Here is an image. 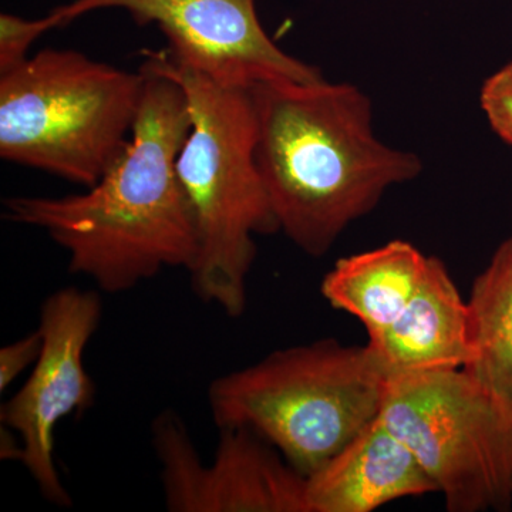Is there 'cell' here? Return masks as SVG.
Masks as SVG:
<instances>
[{
  "label": "cell",
  "mask_w": 512,
  "mask_h": 512,
  "mask_svg": "<svg viewBox=\"0 0 512 512\" xmlns=\"http://www.w3.org/2000/svg\"><path fill=\"white\" fill-rule=\"evenodd\" d=\"M384 375H423L464 369L471 357L470 311L446 265L431 256L429 271L403 312L369 335Z\"/></svg>",
  "instance_id": "10"
},
{
  "label": "cell",
  "mask_w": 512,
  "mask_h": 512,
  "mask_svg": "<svg viewBox=\"0 0 512 512\" xmlns=\"http://www.w3.org/2000/svg\"><path fill=\"white\" fill-rule=\"evenodd\" d=\"M183 87L192 126L177 158V174L197 232L192 291L202 302L239 318L247 311L256 235L279 232L256 164L251 87L227 86L150 55Z\"/></svg>",
  "instance_id": "3"
},
{
  "label": "cell",
  "mask_w": 512,
  "mask_h": 512,
  "mask_svg": "<svg viewBox=\"0 0 512 512\" xmlns=\"http://www.w3.org/2000/svg\"><path fill=\"white\" fill-rule=\"evenodd\" d=\"M387 384L367 343L320 339L217 377L207 397L218 429L254 431L306 478L380 416Z\"/></svg>",
  "instance_id": "4"
},
{
  "label": "cell",
  "mask_w": 512,
  "mask_h": 512,
  "mask_svg": "<svg viewBox=\"0 0 512 512\" xmlns=\"http://www.w3.org/2000/svg\"><path fill=\"white\" fill-rule=\"evenodd\" d=\"M220 430L211 464L173 410L151 426L164 503L171 512H308L306 478L274 446L244 427Z\"/></svg>",
  "instance_id": "9"
},
{
  "label": "cell",
  "mask_w": 512,
  "mask_h": 512,
  "mask_svg": "<svg viewBox=\"0 0 512 512\" xmlns=\"http://www.w3.org/2000/svg\"><path fill=\"white\" fill-rule=\"evenodd\" d=\"M431 256L402 239L345 256L323 276L320 293L336 311L353 316L367 335L393 322L429 271Z\"/></svg>",
  "instance_id": "12"
},
{
  "label": "cell",
  "mask_w": 512,
  "mask_h": 512,
  "mask_svg": "<svg viewBox=\"0 0 512 512\" xmlns=\"http://www.w3.org/2000/svg\"><path fill=\"white\" fill-rule=\"evenodd\" d=\"M380 417L413 451L447 511H510L512 414L464 369L389 380Z\"/></svg>",
  "instance_id": "6"
},
{
  "label": "cell",
  "mask_w": 512,
  "mask_h": 512,
  "mask_svg": "<svg viewBox=\"0 0 512 512\" xmlns=\"http://www.w3.org/2000/svg\"><path fill=\"white\" fill-rule=\"evenodd\" d=\"M130 140L93 187L64 197L5 200L6 220L43 229L69 255V271L101 292L123 293L167 268L188 272L198 242L177 158L192 120L183 87L148 57Z\"/></svg>",
  "instance_id": "1"
},
{
  "label": "cell",
  "mask_w": 512,
  "mask_h": 512,
  "mask_svg": "<svg viewBox=\"0 0 512 512\" xmlns=\"http://www.w3.org/2000/svg\"><path fill=\"white\" fill-rule=\"evenodd\" d=\"M429 494H437L436 485L380 416L306 477L308 512H373Z\"/></svg>",
  "instance_id": "11"
},
{
  "label": "cell",
  "mask_w": 512,
  "mask_h": 512,
  "mask_svg": "<svg viewBox=\"0 0 512 512\" xmlns=\"http://www.w3.org/2000/svg\"><path fill=\"white\" fill-rule=\"evenodd\" d=\"M59 28L52 13L43 19L26 20L19 16L0 15V74L9 72L29 57V49L40 36Z\"/></svg>",
  "instance_id": "14"
},
{
  "label": "cell",
  "mask_w": 512,
  "mask_h": 512,
  "mask_svg": "<svg viewBox=\"0 0 512 512\" xmlns=\"http://www.w3.org/2000/svg\"><path fill=\"white\" fill-rule=\"evenodd\" d=\"M146 76L46 47L0 74V156L93 187L136 123Z\"/></svg>",
  "instance_id": "5"
},
{
  "label": "cell",
  "mask_w": 512,
  "mask_h": 512,
  "mask_svg": "<svg viewBox=\"0 0 512 512\" xmlns=\"http://www.w3.org/2000/svg\"><path fill=\"white\" fill-rule=\"evenodd\" d=\"M100 295L62 288L40 306L42 352L19 392L0 407L2 426L15 431L22 443L20 463L40 494L57 507L73 504L55 463L57 424L82 414L96 402L97 387L84 367V352L99 329Z\"/></svg>",
  "instance_id": "7"
},
{
  "label": "cell",
  "mask_w": 512,
  "mask_h": 512,
  "mask_svg": "<svg viewBox=\"0 0 512 512\" xmlns=\"http://www.w3.org/2000/svg\"><path fill=\"white\" fill-rule=\"evenodd\" d=\"M255 156L279 232L320 258L387 191L416 180L423 161L387 146L373 104L352 83L269 80L251 86Z\"/></svg>",
  "instance_id": "2"
},
{
  "label": "cell",
  "mask_w": 512,
  "mask_h": 512,
  "mask_svg": "<svg viewBox=\"0 0 512 512\" xmlns=\"http://www.w3.org/2000/svg\"><path fill=\"white\" fill-rule=\"evenodd\" d=\"M123 9L138 26L167 37L164 55L177 66L227 86L269 80L316 82L318 67L276 45L256 13L255 0H74L53 9L59 28L100 9Z\"/></svg>",
  "instance_id": "8"
},
{
  "label": "cell",
  "mask_w": 512,
  "mask_h": 512,
  "mask_svg": "<svg viewBox=\"0 0 512 512\" xmlns=\"http://www.w3.org/2000/svg\"><path fill=\"white\" fill-rule=\"evenodd\" d=\"M467 303L471 357L464 370L512 414V235L474 279Z\"/></svg>",
  "instance_id": "13"
},
{
  "label": "cell",
  "mask_w": 512,
  "mask_h": 512,
  "mask_svg": "<svg viewBox=\"0 0 512 512\" xmlns=\"http://www.w3.org/2000/svg\"><path fill=\"white\" fill-rule=\"evenodd\" d=\"M42 342V335L36 329L0 349V392L8 390L29 366L35 365L42 352Z\"/></svg>",
  "instance_id": "16"
},
{
  "label": "cell",
  "mask_w": 512,
  "mask_h": 512,
  "mask_svg": "<svg viewBox=\"0 0 512 512\" xmlns=\"http://www.w3.org/2000/svg\"><path fill=\"white\" fill-rule=\"evenodd\" d=\"M480 106L491 130L512 147V60L485 80Z\"/></svg>",
  "instance_id": "15"
}]
</instances>
